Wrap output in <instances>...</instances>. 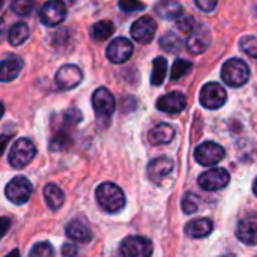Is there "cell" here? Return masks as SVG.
<instances>
[{
    "label": "cell",
    "mask_w": 257,
    "mask_h": 257,
    "mask_svg": "<svg viewBox=\"0 0 257 257\" xmlns=\"http://www.w3.org/2000/svg\"><path fill=\"white\" fill-rule=\"evenodd\" d=\"M95 196L101 209L108 214H116L125 206V194L113 182H102L96 188Z\"/></svg>",
    "instance_id": "6da1fadb"
},
{
    "label": "cell",
    "mask_w": 257,
    "mask_h": 257,
    "mask_svg": "<svg viewBox=\"0 0 257 257\" xmlns=\"http://www.w3.org/2000/svg\"><path fill=\"white\" fill-rule=\"evenodd\" d=\"M92 105H93V111L96 114L98 122L107 126L110 123L111 114L116 110V101H114L113 93L107 87L96 89L92 95Z\"/></svg>",
    "instance_id": "7a4b0ae2"
},
{
    "label": "cell",
    "mask_w": 257,
    "mask_h": 257,
    "mask_svg": "<svg viewBox=\"0 0 257 257\" xmlns=\"http://www.w3.org/2000/svg\"><path fill=\"white\" fill-rule=\"evenodd\" d=\"M221 78L230 87H241L250 80V68L241 59H230L223 65Z\"/></svg>",
    "instance_id": "3957f363"
},
{
    "label": "cell",
    "mask_w": 257,
    "mask_h": 257,
    "mask_svg": "<svg viewBox=\"0 0 257 257\" xmlns=\"http://www.w3.org/2000/svg\"><path fill=\"white\" fill-rule=\"evenodd\" d=\"M36 155V148L29 139H18L9 152V164L14 169H23L29 166Z\"/></svg>",
    "instance_id": "277c9868"
},
{
    "label": "cell",
    "mask_w": 257,
    "mask_h": 257,
    "mask_svg": "<svg viewBox=\"0 0 257 257\" xmlns=\"http://www.w3.org/2000/svg\"><path fill=\"white\" fill-rule=\"evenodd\" d=\"M6 197L14 205H24L30 200L33 193V185L30 181L24 176H15L8 185H6Z\"/></svg>",
    "instance_id": "5b68a950"
},
{
    "label": "cell",
    "mask_w": 257,
    "mask_h": 257,
    "mask_svg": "<svg viewBox=\"0 0 257 257\" xmlns=\"http://www.w3.org/2000/svg\"><path fill=\"white\" fill-rule=\"evenodd\" d=\"M154 251L152 242L145 236H128L120 244L123 257H151Z\"/></svg>",
    "instance_id": "8992f818"
},
{
    "label": "cell",
    "mask_w": 257,
    "mask_h": 257,
    "mask_svg": "<svg viewBox=\"0 0 257 257\" xmlns=\"http://www.w3.org/2000/svg\"><path fill=\"white\" fill-rule=\"evenodd\" d=\"M227 99V93L224 87L218 83H208L200 90V104L205 108L217 110L224 105Z\"/></svg>",
    "instance_id": "52a82bcc"
},
{
    "label": "cell",
    "mask_w": 257,
    "mask_h": 257,
    "mask_svg": "<svg viewBox=\"0 0 257 257\" xmlns=\"http://www.w3.org/2000/svg\"><path fill=\"white\" fill-rule=\"evenodd\" d=\"M224 155H226L224 148L214 142H205L196 149V161L205 167L218 164L224 158Z\"/></svg>",
    "instance_id": "ba28073f"
},
{
    "label": "cell",
    "mask_w": 257,
    "mask_h": 257,
    "mask_svg": "<svg viewBox=\"0 0 257 257\" xmlns=\"http://www.w3.org/2000/svg\"><path fill=\"white\" fill-rule=\"evenodd\" d=\"M157 33V23L152 17L145 15L134 21L131 26V36L139 44H151Z\"/></svg>",
    "instance_id": "9c48e42d"
},
{
    "label": "cell",
    "mask_w": 257,
    "mask_h": 257,
    "mask_svg": "<svg viewBox=\"0 0 257 257\" xmlns=\"http://www.w3.org/2000/svg\"><path fill=\"white\" fill-rule=\"evenodd\" d=\"M230 181V175L226 169L217 167L203 172L199 176V185L206 191H217L224 188Z\"/></svg>",
    "instance_id": "30bf717a"
},
{
    "label": "cell",
    "mask_w": 257,
    "mask_h": 257,
    "mask_svg": "<svg viewBox=\"0 0 257 257\" xmlns=\"http://www.w3.org/2000/svg\"><path fill=\"white\" fill-rule=\"evenodd\" d=\"M66 6L59 0L47 2L39 11V20L45 26H59L66 18Z\"/></svg>",
    "instance_id": "8fae6325"
},
{
    "label": "cell",
    "mask_w": 257,
    "mask_h": 257,
    "mask_svg": "<svg viewBox=\"0 0 257 257\" xmlns=\"http://www.w3.org/2000/svg\"><path fill=\"white\" fill-rule=\"evenodd\" d=\"M187 48L193 54H199L206 51V48L211 44V30L205 24H196L194 29L188 33L187 38Z\"/></svg>",
    "instance_id": "7c38bea8"
},
{
    "label": "cell",
    "mask_w": 257,
    "mask_h": 257,
    "mask_svg": "<svg viewBox=\"0 0 257 257\" xmlns=\"http://www.w3.org/2000/svg\"><path fill=\"white\" fill-rule=\"evenodd\" d=\"M83 80V72L75 65H65L56 74V84L60 90H71Z\"/></svg>",
    "instance_id": "4fadbf2b"
},
{
    "label": "cell",
    "mask_w": 257,
    "mask_h": 257,
    "mask_svg": "<svg viewBox=\"0 0 257 257\" xmlns=\"http://www.w3.org/2000/svg\"><path fill=\"white\" fill-rule=\"evenodd\" d=\"M133 42L126 38H116L107 47V57L113 63H123L133 56Z\"/></svg>",
    "instance_id": "5bb4252c"
},
{
    "label": "cell",
    "mask_w": 257,
    "mask_h": 257,
    "mask_svg": "<svg viewBox=\"0 0 257 257\" xmlns=\"http://www.w3.org/2000/svg\"><path fill=\"white\" fill-rule=\"evenodd\" d=\"M236 238L247 244V245H257V215H247L244 217L236 227Z\"/></svg>",
    "instance_id": "9a60e30c"
},
{
    "label": "cell",
    "mask_w": 257,
    "mask_h": 257,
    "mask_svg": "<svg viewBox=\"0 0 257 257\" xmlns=\"http://www.w3.org/2000/svg\"><path fill=\"white\" fill-rule=\"evenodd\" d=\"M173 167H175V164H173L172 158H169V157L155 158L148 166V178L154 184H160L166 176H169L172 173Z\"/></svg>",
    "instance_id": "2e32d148"
},
{
    "label": "cell",
    "mask_w": 257,
    "mask_h": 257,
    "mask_svg": "<svg viewBox=\"0 0 257 257\" xmlns=\"http://www.w3.org/2000/svg\"><path fill=\"white\" fill-rule=\"evenodd\" d=\"M187 105V96L182 92H170L157 101V108L164 113H181Z\"/></svg>",
    "instance_id": "e0dca14e"
},
{
    "label": "cell",
    "mask_w": 257,
    "mask_h": 257,
    "mask_svg": "<svg viewBox=\"0 0 257 257\" xmlns=\"http://www.w3.org/2000/svg\"><path fill=\"white\" fill-rule=\"evenodd\" d=\"M65 233L66 236L71 239V241H75V242H80V244H87L92 241L93 238V233L92 230L89 229V226L81 221V220H72L66 224V229H65Z\"/></svg>",
    "instance_id": "ac0fdd59"
},
{
    "label": "cell",
    "mask_w": 257,
    "mask_h": 257,
    "mask_svg": "<svg viewBox=\"0 0 257 257\" xmlns=\"http://www.w3.org/2000/svg\"><path fill=\"white\" fill-rule=\"evenodd\" d=\"M23 60L18 56H11L6 57L5 60L0 62V81L8 83L12 81L18 77V74L23 69Z\"/></svg>",
    "instance_id": "d6986e66"
},
{
    "label": "cell",
    "mask_w": 257,
    "mask_h": 257,
    "mask_svg": "<svg viewBox=\"0 0 257 257\" xmlns=\"http://www.w3.org/2000/svg\"><path fill=\"white\" fill-rule=\"evenodd\" d=\"M214 229V223L209 218H196L187 223L185 226V233L190 238H206L211 235Z\"/></svg>",
    "instance_id": "ffe728a7"
},
{
    "label": "cell",
    "mask_w": 257,
    "mask_h": 257,
    "mask_svg": "<svg viewBox=\"0 0 257 257\" xmlns=\"http://www.w3.org/2000/svg\"><path fill=\"white\" fill-rule=\"evenodd\" d=\"M175 130L169 123H158L149 131V142L151 145H167L173 140Z\"/></svg>",
    "instance_id": "44dd1931"
},
{
    "label": "cell",
    "mask_w": 257,
    "mask_h": 257,
    "mask_svg": "<svg viewBox=\"0 0 257 257\" xmlns=\"http://www.w3.org/2000/svg\"><path fill=\"white\" fill-rule=\"evenodd\" d=\"M44 199L51 211H57L65 202V193L56 184H48L44 187Z\"/></svg>",
    "instance_id": "7402d4cb"
},
{
    "label": "cell",
    "mask_w": 257,
    "mask_h": 257,
    "mask_svg": "<svg viewBox=\"0 0 257 257\" xmlns=\"http://www.w3.org/2000/svg\"><path fill=\"white\" fill-rule=\"evenodd\" d=\"M155 12L166 20H178L182 15V6L178 2L173 0H166V2H160L155 6Z\"/></svg>",
    "instance_id": "603a6c76"
},
{
    "label": "cell",
    "mask_w": 257,
    "mask_h": 257,
    "mask_svg": "<svg viewBox=\"0 0 257 257\" xmlns=\"http://www.w3.org/2000/svg\"><path fill=\"white\" fill-rule=\"evenodd\" d=\"M29 26L26 23H15L11 29H9V33H8V41L11 45L17 47V45H21L23 42L27 41L29 38Z\"/></svg>",
    "instance_id": "cb8c5ba5"
},
{
    "label": "cell",
    "mask_w": 257,
    "mask_h": 257,
    "mask_svg": "<svg viewBox=\"0 0 257 257\" xmlns=\"http://www.w3.org/2000/svg\"><path fill=\"white\" fill-rule=\"evenodd\" d=\"M92 38L96 41H105L108 39L113 33H114V24L108 20H101L98 23H95L90 29Z\"/></svg>",
    "instance_id": "d4e9b609"
},
{
    "label": "cell",
    "mask_w": 257,
    "mask_h": 257,
    "mask_svg": "<svg viewBox=\"0 0 257 257\" xmlns=\"http://www.w3.org/2000/svg\"><path fill=\"white\" fill-rule=\"evenodd\" d=\"M160 45H161V48L163 50H166L167 53H179L181 50H182V45H184V42H182V39L176 35V33H173V32H167L161 39H160Z\"/></svg>",
    "instance_id": "484cf974"
},
{
    "label": "cell",
    "mask_w": 257,
    "mask_h": 257,
    "mask_svg": "<svg viewBox=\"0 0 257 257\" xmlns=\"http://www.w3.org/2000/svg\"><path fill=\"white\" fill-rule=\"evenodd\" d=\"M167 74V60L164 57H155L154 66H152V75H151V83L154 86L163 84L164 78Z\"/></svg>",
    "instance_id": "4316f807"
},
{
    "label": "cell",
    "mask_w": 257,
    "mask_h": 257,
    "mask_svg": "<svg viewBox=\"0 0 257 257\" xmlns=\"http://www.w3.org/2000/svg\"><path fill=\"white\" fill-rule=\"evenodd\" d=\"M72 143V139L69 136V133H66L65 130H59L57 133H54V136L51 137L50 142V149L53 152H60L69 148V145Z\"/></svg>",
    "instance_id": "83f0119b"
},
{
    "label": "cell",
    "mask_w": 257,
    "mask_h": 257,
    "mask_svg": "<svg viewBox=\"0 0 257 257\" xmlns=\"http://www.w3.org/2000/svg\"><path fill=\"white\" fill-rule=\"evenodd\" d=\"M239 47L241 50L248 54L251 59H257V38L253 35H248V36H242L239 39Z\"/></svg>",
    "instance_id": "f1b7e54d"
},
{
    "label": "cell",
    "mask_w": 257,
    "mask_h": 257,
    "mask_svg": "<svg viewBox=\"0 0 257 257\" xmlns=\"http://www.w3.org/2000/svg\"><path fill=\"white\" fill-rule=\"evenodd\" d=\"M193 68V63L185 59H176L172 66V80H179L182 75H185Z\"/></svg>",
    "instance_id": "f546056e"
},
{
    "label": "cell",
    "mask_w": 257,
    "mask_h": 257,
    "mask_svg": "<svg viewBox=\"0 0 257 257\" xmlns=\"http://www.w3.org/2000/svg\"><path fill=\"white\" fill-rule=\"evenodd\" d=\"M35 8V3L32 0H15L11 3V9L17 14V15H30L32 11Z\"/></svg>",
    "instance_id": "4dcf8cb0"
},
{
    "label": "cell",
    "mask_w": 257,
    "mask_h": 257,
    "mask_svg": "<svg viewBox=\"0 0 257 257\" xmlns=\"http://www.w3.org/2000/svg\"><path fill=\"white\" fill-rule=\"evenodd\" d=\"M199 197L193 193H187L182 199V211L185 214H194L199 209Z\"/></svg>",
    "instance_id": "1f68e13d"
},
{
    "label": "cell",
    "mask_w": 257,
    "mask_h": 257,
    "mask_svg": "<svg viewBox=\"0 0 257 257\" xmlns=\"http://www.w3.org/2000/svg\"><path fill=\"white\" fill-rule=\"evenodd\" d=\"M30 257H54V248L48 242H39L32 247Z\"/></svg>",
    "instance_id": "d6a6232c"
},
{
    "label": "cell",
    "mask_w": 257,
    "mask_h": 257,
    "mask_svg": "<svg viewBox=\"0 0 257 257\" xmlns=\"http://www.w3.org/2000/svg\"><path fill=\"white\" fill-rule=\"evenodd\" d=\"M83 119V114L78 108H68L63 113V125L65 126H74L77 123H80Z\"/></svg>",
    "instance_id": "836d02e7"
},
{
    "label": "cell",
    "mask_w": 257,
    "mask_h": 257,
    "mask_svg": "<svg viewBox=\"0 0 257 257\" xmlns=\"http://www.w3.org/2000/svg\"><path fill=\"white\" fill-rule=\"evenodd\" d=\"M176 24H178V29H179L181 32H184V33H190V32L194 29V26H196L194 18H193L191 15H185V14H182V15L176 20Z\"/></svg>",
    "instance_id": "e575fe53"
},
{
    "label": "cell",
    "mask_w": 257,
    "mask_h": 257,
    "mask_svg": "<svg viewBox=\"0 0 257 257\" xmlns=\"http://www.w3.org/2000/svg\"><path fill=\"white\" fill-rule=\"evenodd\" d=\"M119 6L126 11V12H133V11H139V9H145V5L140 2H131V0H123L119 2Z\"/></svg>",
    "instance_id": "d590c367"
},
{
    "label": "cell",
    "mask_w": 257,
    "mask_h": 257,
    "mask_svg": "<svg viewBox=\"0 0 257 257\" xmlns=\"http://www.w3.org/2000/svg\"><path fill=\"white\" fill-rule=\"evenodd\" d=\"M62 256L63 257H81L80 254V250L77 245L74 244H65L62 247Z\"/></svg>",
    "instance_id": "8d00e7d4"
},
{
    "label": "cell",
    "mask_w": 257,
    "mask_h": 257,
    "mask_svg": "<svg viewBox=\"0 0 257 257\" xmlns=\"http://www.w3.org/2000/svg\"><path fill=\"white\" fill-rule=\"evenodd\" d=\"M217 0H197L196 2V6L199 8V9H202V11H205V12H211L212 9H215L217 8Z\"/></svg>",
    "instance_id": "74e56055"
},
{
    "label": "cell",
    "mask_w": 257,
    "mask_h": 257,
    "mask_svg": "<svg viewBox=\"0 0 257 257\" xmlns=\"http://www.w3.org/2000/svg\"><path fill=\"white\" fill-rule=\"evenodd\" d=\"M14 134V133H12ZM12 134H0V157H2V154L5 152V148H6V145L11 142V139H12Z\"/></svg>",
    "instance_id": "f35d334b"
},
{
    "label": "cell",
    "mask_w": 257,
    "mask_h": 257,
    "mask_svg": "<svg viewBox=\"0 0 257 257\" xmlns=\"http://www.w3.org/2000/svg\"><path fill=\"white\" fill-rule=\"evenodd\" d=\"M9 226H11V221L8 218H0V238L8 232Z\"/></svg>",
    "instance_id": "ab89813d"
},
{
    "label": "cell",
    "mask_w": 257,
    "mask_h": 257,
    "mask_svg": "<svg viewBox=\"0 0 257 257\" xmlns=\"http://www.w3.org/2000/svg\"><path fill=\"white\" fill-rule=\"evenodd\" d=\"M5 32H6V26H5V20L0 18V44L5 38Z\"/></svg>",
    "instance_id": "60d3db41"
},
{
    "label": "cell",
    "mask_w": 257,
    "mask_h": 257,
    "mask_svg": "<svg viewBox=\"0 0 257 257\" xmlns=\"http://www.w3.org/2000/svg\"><path fill=\"white\" fill-rule=\"evenodd\" d=\"M6 257H20V253H18V250H14V251H11Z\"/></svg>",
    "instance_id": "b9f144b4"
},
{
    "label": "cell",
    "mask_w": 257,
    "mask_h": 257,
    "mask_svg": "<svg viewBox=\"0 0 257 257\" xmlns=\"http://www.w3.org/2000/svg\"><path fill=\"white\" fill-rule=\"evenodd\" d=\"M253 191H254V194H256L257 197V176L256 179H254V182H253Z\"/></svg>",
    "instance_id": "7bdbcfd3"
},
{
    "label": "cell",
    "mask_w": 257,
    "mask_h": 257,
    "mask_svg": "<svg viewBox=\"0 0 257 257\" xmlns=\"http://www.w3.org/2000/svg\"><path fill=\"white\" fill-rule=\"evenodd\" d=\"M3 113H5V105H3V102H0V119L3 116Z\"/></svg>",
    "instance_id": "ee69618b"
},
{
    "label": "cell",
    "mask_w": 257,
    "mask_h": 257,
    "mask_svg": "<svg viewBox=\"0 0 257 257\" xmlns=\"http://www.w3.org/2000/svg\"><path fill=\"white\" fill-rule=\"evenodd\" d=\"M2 6H3V2L0 0V9H2Z\"/></svg>",
    "instance_id": "f6af8a7d"
},
{
    "label": "cell",
    "mask_w": 257,
    "mask_h": 257,
    "mask_svg": "<svg viewBox=\"0 0 257 257\" xmlns=\"http://www.w3.org/2000/svg\"><path fill=\"white\" fill-rule=\"evenodd\" d=\"M226 257H233V256H226Z\"/></svg>",
    "instance_id": "bcb514c9"
}]
</instances>
